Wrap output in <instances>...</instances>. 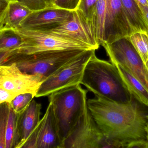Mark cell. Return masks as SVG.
Returning a JSON list of instances; mask_svg holds the SVG:
<instances>
[{
    "label": "cell",
    "instance_id": "e0dca14e",
    "mask_svg": "<svg viewBox=\"0 0 148 148\" xmlns=\"http://www.w3.org/2000/svg\"><path fill=\"white\" fill-rule=\"evenodd\" d=\"M121 2L133 33L141 32L148 34L143 13L136 0H121Z\"/></svg>",
    "mask_w": 148,
    "mask_h": 148
},
{
    "label": "cell",
    "instance_id": "4316f807",
    "mask_svg": "<svg viewBox=\"0 0 148 148\" xmlns=\"http://www.w3.org/2000/svg\"><path fill=\"white\" fill-rule=\"evenodd\" d=\"M126 148H148V139H139L128 144Z\"/></svg>",
    "mask_w": 148,
    "mask_h": 148
},
{
    "label": "cell",
    "instance_id": "f546056e",
    "mask_svg": "<svg viewBox=\"0 0 148 148\" xmlns=\"http://www.w3.org/2000/svg\"><path fill=\"white\" fill-rule=\"evenodd\" d=\"M49 7L53 6V0H45Z\"/></svg>",
    "mask_w": 148,
    "mask_h": 148
},
{
    "label": "cell",
    "instance_id": "603a6c76",
    "mask_svg": "<svg viewBox=\"0 0 148 148\" xmlns=\"http://www.w3.org/2000/svg\"><path fill=\"white\" fill-rule=\"evenodd\" d=\"M97 1V0H81L77 10L82 12L88 19L91 21Z\"/></svg>",
    "mask_w": 148,
    "mask_h": 148
},
{
    "label": "cell",
    "instance_id": "d6a6232c",
    "mask_svg": "<svg viewBox=\"0 0 148 148\" xmlns=\"http://www.w3.org/2000/svg\"><path fill=\"white\" fill-rule=\"evenodd\" d=\"M9 1H17V0H8Z\"/></svg>",
    "mask_w": 148,
    "mask_h": 148
},
{
    "label": "cell",
    "instance_id": "9a60e30c",
    "mask_svg": "<svg viewBox=\"0 0 148 148\" xmlns=\"http://www.w3.org/2000/svg\"><path fill=\"white\" fill-rule=\"evenodd\" d=\"M17 117L9 103L0 104V148H15Z\"/></svg>",
    "mask_w": 148,
    "mask_h": 148
},
{
    "label": "cell",
    "instance_id": "83f0119b",
    "mask_svg": "<svg viewBox=\"0 0 148 148\" xmlns=\"http://www.w3.org/2000/svg\"><path fill=\"white\" fill-rule=\"evenodd\" d=\"M139 7L142 11V13L143 15L144 18L145 20V23H146V25L148 28V6L143 5H139Z\"/></svg>",
    "mask_w": 148,
    "mask_h": 148
},
{
    "label": "cell",
    "instance_id": "6da1fadb",
    "mask_svg": "<svg viewBox=\"0 0 148 148\" xmlns=\"http://www.w3.org/2000/svg\"><path fill=\"white\" fill-rule=\"evenodd\" d=\"M128 103L114 102L99 96L87 100L88 109L105 137L126 148L128 144L148 139V115L134 100Z\"/></svg>",
    "mask_w": 148,
    "mask_h": 148
},
{
    "label": "cell",
    "instance_id": "7c38bea8",
    "mask_svg": "<svg viewBox=\"0 0 148 148\" xmlns=\"http://www.w3.org/2000/svg\"><path fill=\"white\" fill-rule=\"evenodd\" d=\"M132 34L121 0H106L103 44L112 43L120 39L129 37Z\"/></svg>",
    "mask_w": 148,
    "mask_h": 148
},
{
    "label": "cell",
    "instance_id": "5b68a950",
    "mask_svg": "<svg viewBox=\"0 0 148 148\" xmlns=\"http://www.w3.org/2000/svg\"><path fill=\"white\" fill-rule=\"evenodd\" d=\"M15 30L22 37V44L18 48L10 52L0 53V61L13 55L33 54L48 51L92 49L81 42L60 37L47 31L21 27Z\"/></svg>",
    "mask_w": 148,
    "mask_h": 148
},
{
    "label": "cell",
    "instance_id": "277c9868",
    "mask_svg": "<svg viewBox=\"0 0 148 148\" xmlns=\"http://www.w3.org/2000/svg\"><path fill=\"white\" fill-rule=\"evenodd\" d=\"M86 51L82 49L61 50L13 55L0 61V65L15 63L23 72L39 75L46 79Z\"/></svg>",
    "mask_w": 148,
    "mask_h": 148
},
{
    "label": "cell",
    "instance_id": "30bf717a",
    "mask_svg": "<svg viewBox=\"0 0 148 148\" xmlns=\"http://www.w3.org/2000/svg\"><path fill=\"white\" fill-rule=\"evenodd\" d=\"M46 31L62 38L81 42L94 50H97L100 46L96 40L91 21L88 19L79 10L73 11V16L71 20L52 30Z\"/></svg>",
    "mask_w": 148,
    "mask_h": 148
},
{
    "label": "cell",
    "instance_id": "2e32d148",
    "mask_svg": "<svg viewBox=\"0 0 148 148\" xmlns=\"http://www.w3.org/2000/svg\"><path fill=\"white\" fill-rule=\"evenodd\" d=\"M32 12L18 1H9L5 9L0 12V30L19 28Z\"/></svg>",
    "mask_w": 148,
    "mask_h": 148
},
{
    "label": "cell",
    "instance_id": "1f68e13d",
    "mask_svg": "<svg viewBox=\"0 0 148 148\" xmlns=\"http://www.w3.org/2000/svg\"><path fill=\"white\" fill-rule=\"evenodd\" d=\"M145 64H146V66H147V67H148V60L147 61V62L145 63Z\"/></svg>",
    "mask_w": 148,
    "mask_h": 148
},
{
    "label": "cell",
    "instance_id": "44dd1931",
    "mask_svg": "<svg viewBox=\"0 0 148 148\" xmlns=\"http://www.w3.org/2000/svg\"><path fill=\"white\" fill-rule=\"evenodd\" d=\"M129 38L145 64L148 60V34L134 33Z\"/></svg>",
    "mask_w": 148,
    "mask_h": 148
},
{
    "label": "cell",
    "instance_id": "4dcf8cb0",
    "mask_svg": "<svg viewBox=\"0 0 148 148\" xmlns=\"http://www.w3.org/2000/svg\"><path fill=\"white\" fill-rule=\"evenodd\" d=\"M146 134H147V139H148V117H147V124H146Z\"/></svg>",
    "mask_w": 148,
    "mask_h": 148
},
{
    "label": "cell",
    "instance_id": "8fae6325",
    "mask_svg": "<svg viewBox=\"0 0 148 148\" xmlns=\"http://www.w3.org/2000/svg\"><path fill=\"white\" fill-rule=\"evenodd\" d=\"M61 144L53 106L50 102L44 116L22 148H60Z\"/></svg>",
    "mask_w": 148,
    "mask_h": 148
},
{
    "label": "cell",
    "instance_id": "7a4b0ae2",
    "mask_svg": "<svg viewBox=\"0 0 148 148\" xmlns=\"http://www.w3.org/2000/svg\"><path fill=\"white\" fill-rule=\"evenodd\" d=\"M81 84L95 96L114 102L130 103L134 98L117 66L111 62L98 58L95 53L85 67Z\"/></svg>",
    "mask_w": 148,
    "mask_h": 148
},
{
    "label": "cell",
    "instance_id": "4fadbf2b",
    "mask_svg": "<svg viewBox=\"0 0 148 148\" xmlns=\"http://www.w3.org/2000/svg\"><path fill=\"white\" fill-rule=\"evenodd\" d=\"M73 12L57 7H47L33 12L21 23L20 27L36 31L52 30L71 20Z\"/></svg>",
    "mask_w": 148,
    "mask_h": 148
},
{
    "label": "cell",
    "instance_id": "ba28073f",
    "mask_svg": "<svg viewBox=\"0 0 148 148\" xmlns=\"http://www.w3.org/2000/svg\"><path fill=\"white\" fill-rule=\"evenodd\" d=\"M104 138L87 106L60 148H101Z\"/></svg>",
    "mask_w": 148,
    "mask_h": 148
},
{
    "label": "cell",
    "instance_id": "cb8c5ba5",
    "mask_svg": "<svg viewBox=\"0 0 148 148\" xmlns=\"http://www.w3.org/2000/svg\"><path fill=\"white\" fill-rule=\"evenodd\" d=\"M81 0H53V6L69 11H76Z\"/></svg>",
    "mask_w": 148,
    "mask_h": 148
},
{
    "label": "cell",
    "instance_id": "484cf974",
    "mask_svg": "<svg viewBox=\"0 0 148 148\" xmlns=\"http://www.w3.org/2000/svg\"><path fill=\"white\" fill-rule=\"evenodd\" d=\"M15 97L16 96L10 92L3 88H0V104L10 103Z\"/></svg>",
    "mask_w": 148,
    "mask_h": 148
},
{
    "label": "cell",
    "instance_id": "ffe728a7",
    "mask_svg": "<svg viewBox=\"0 0 148 148\" xmlns=\"http://www.w3.org/2000/svg\"><path fill=\"white\" fill-rule=\"evenodd\" d=\"M22 42V37L15 29L0 30V53H8L17 49Z\"/></svg>",
    "mask_w": 148,
    "mask_h": 148
},
{
    "label": "cell",
    "instance_id": "8992f818",
    "mask_svg": "<svg viewBox=\"0 0 148 148\" xmlns=\"http://www.w3.org/2000/svg\"><path fill=\"white\" fill-rule=\"evenodd\" d=\"M95 50H88L47 78L40 86L35 97H47L60 90L81 84L85 67Z\"/></svg>",
    "mask_w": 148,
    "mask_h": 148
},
{
    "label": "cell",
    "instance_id": "d6986e66",
    "mask_svg": "<svg viewBox=\"0 0 148 148\" xmlns=\"http://www.w3.org/2000/svg\"><path fill=\"white\" fill-rule=\"evenodd\" d=\"M106 5V0H97L91 19L96 40L99 46L103 40Z\"/></svg>",
    "mask_w": 148,
    "mask_h": 148
},
{
    "label": "cell",
    "instance_id": "9c48e42d",
    "mask_svg": "<svg viewBox=\"0 0 148 148\" xmlns=\"http://www.w3.org/2000/svg\"><path fill=\"white\" fill-rule=\"evenodd\" d=\"M46 79L42 76L23 72L15 63L0 65V88L15 95L31 93L36 97L37 92Z\"/></svg>",
    "mask_w": 148,
    "mask_h": 148
},
{
    "label": "cell",
    "instance_id": "ac0fdd59",
    "mask_svg": "<svg viewBox=\"0 0 148 148\" xmlns=\"http://www.w3.org/2000/svg\"><path fill=\"white\" fill-rule=\"evenodd\" d=\"M130 92L138 102L148 107V90L120 65H115Z\"/></svg>",
    "mask_w": 148,
    "mask_h": 148
},
{
    "label": "cell",
    "instance_id": "3957f363",
    "mask_svg": "<svg viewBox=\"0 0 148 148\" xmlns=\"http://www.w3.org/2000/svg\"><path fill=\"white\" fill-rule=\"evenodd\" d=\"M88 91L78 84L48 96L49 102L53 106L61 144L74 129L87 106Z\"/></svg>",
    "mask_w": 148,
    "mask_h": 148
},
{
    "label": "cell",
    "instance_id": "52a82bcc",
    "mask_svg": "<svg viewBox=\"0 0 148 148\" xmlns=\"http://www.w3.org/2000/svg\"><path fill=\"white\" fill-rule=\"evenodd\" d=\"M111 63L120 65L140 81L148 90V68L129 37L112 43H103Z\"/></svg>",
    "mask_w": 148,
    "mask_h": 148
},
{
    "label": "cell",
    "instance_id": "5bb4252c",
    "mask_svg": "<svg viewBox=\"0 0 148 148\" xmlns=\"http://www.w3.org/2000/svg\"><path fill=\"white\" fill-rule=\"evenodd\" d=\"M42 106L35 100L21 112L17 113V144L15 148H22L24 144L40 121Z\"/></svg>",
    "mask_w": 148,
    "mask_h": 148
},
{
    "label": "cell",
    "instance_id": "f1b7e54d",
    "mask_svg": "<svg viewBox=\"0 0 148 148\" xmlns=\"http://www.w3.org/2000/svg\"><path fill=\"white\" fill-rule=\"evenodd\" d=\"M138 4L148 6V0H136Z\"/></svg>",
    "mask_w": 148,
    "mask_h": 148
},
{
    "label": "cell",
    "instance_id": "7402d4cb",
    "mask_svg": "<svg viewBox=\"0 0 148 148\" xmlns=\"http://www.w3.org/2000/svg\"><path fill=\"white\" fill-rule=\"evenodd\" d=\"M35 97L34 94L31 93L19 94L9 103V105L16 113H18L25 110Z\"/></svg>",
    "mask_w": 148,
    "mask_h": 148
},
{
    "label": "cell",
    "instance_id": "d4e9b609",
    "mask_svg": "<svg viewBox=\"0 0 148 148\" xmlns=\"http://www.w3.org/2000/svg\"><path fill=\"white\" fill-rule=\"evenodd\" d=\"M33 12L49 7L45 0H17Z\"/></svg>",
    "mask_w": 148,
    "mask_h": 148
}]
</instances>
